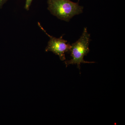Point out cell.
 I'll list each match as a JSON object with an SVG mask.
<instances>
[{
    "mask_svg": "<svg viewBox=\"0 0 125 125\" xmlns=\"http://www.w3.org/2000/svg\"><path fill=\"white\" fill-rule=\"evenodd\" d=\"M47 4L48 9L52 14L67 22L74 16L83 13V8L78 2L70 0H48Z\"/></svg>",
    "mask_w": 125,
    "mask_h": 125,
    "instance_id": "1",
    "label": "cell"
},
{
    "mask_svg": "<svg viewBox=\"0 0 125 125\" xmlns=\"http://www.w3.org/2000/svg\"><path fill=\"white\" fill-rule=\"evenodd\" d=\"M90 41V35L87 32V28H84L83 34L79 39L76 42L72 44L71 55L72 59L65 62L66 66L70 64H76L77 67L80 69L81 63H94V62L85 61L84 57L89 52V45Z\"/></svg>",
    "mask_w": 125,
    "mask_h": 125,
    "instance_id": "2",
    "label": "cell"
},
{
    "mask_svg": "<svg viewBox=\"0 0 125 125\" xmlns=\"http://www.w3.org/2000/svg\"><path fill=\"white\" fill-rule=\"evenodd\" d=\"M38 24L40 28L50 38L45 51L52 52L55 55L59 56L61 60L64 61L66 60L65 53L70 52L71 45L69 43H67L66 40L62 39L63 36L58 38L50 36L47 33L40 23L38 22Z\"/></svg>",
    "mask_w": 125,
    "mask_h": 125,
    "instance_id": "3",
    "label": "cell"
},
{
    "mask_svg": "<svg viewBox=\"0 0 125 125\" xmlns=\"http://www.w3.org/2000/svg\"><path fill=\"white\" fill-rule=\"evenodd\" d=\"M33 0H25V9L27 10H29L30 7Z\"/></svg>",
    "mask_w": 125,
    "mask_h": 125,
    "instance_id": "4",
    "label": "cell"
},
{
    "mask_svg": "<svg viewBox=\"0 0 125 125\" xmlns=\"http://www.w3.org/2000/svg\"><path fill=\"white\" fill-rule=\"evenodd\" d=\"M8 0H0V9H1L3 6L7 2Z\"/></svg>",
    "mask_w": 125,
    "mask_h": 125,
    "instance_id": "5",
    "label": "cell"
}]
</instances>
